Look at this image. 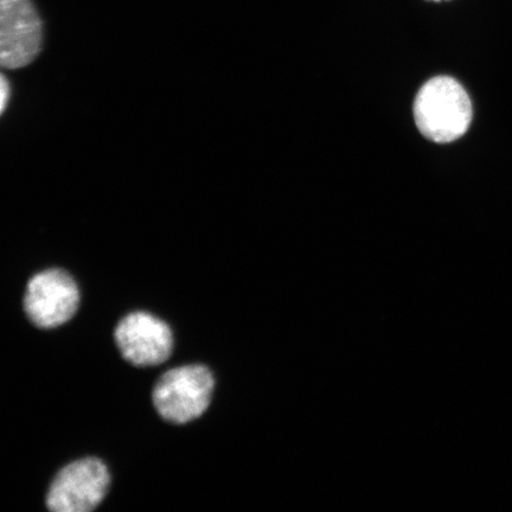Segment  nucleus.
Segmentation results:
<instances>
[{"label": "nucleus", "instance_id": "f257e3e1", "mask_svg": "<svg viewBox=\"0 0 512 512\" xmlns=\"http://www.w3.org/2000/svg\"><path fill=\"white\" fill-rule=\"evenodd\" d=\"M472 104L464 87L450 76H438L420 89L414 119L422 136L434 143L462 138L472 121Z\"/></svg>", "mask_w": 512, "mask_h": 512}, {"label": "nucleus", "instance_id": "f03ea898", "mask_svg": "<svg viewBox=\"0 0 512 512\" xmlns=\"http://www.w3.org/2000/svg\"><path fill=\"white\" fill-rule=\"evenodd\" d=\"M215 380L211 371L200 364L166 371L153 389L157 412L172 424H187L207 411Z\"/></svg>", "mask_w": 512, "mask_h": 512}, {"label": "nucleus", "instance_id": "7ed1b4c3", "mask_svg": "<svg viewBox=\"0 0 512 512\" xmlns=\"http://www.w3.org/2000/svg\"><path fill=\"white\" fill-rule=\"evenodd\" d=\"M111 476L98 458H85L63 467L51 483L47 507L54 512H88L104 501Z\"/></svg>", "mask_w": 512, "mask_h": 512}, {"label": "nucleus", "instance_id": "20e7f679", "mask_svg": "<svg viewBox=\"0 0 512 512\" xmlns=\"http://www.w3.org/2000/svg\"><path fill=\"white\" fill-rule=\"evenodd\" d=\"M80 291L72 275L51 268L32 277L24 296V310L31 323L41 329H54L75 316Z\"/></svg>", "mask_w": 512, "mask_h": 512}, {"label": "nucleus", "instance_id": "39448f33", "mask_svg": "<svg viewBox=\"0 0 512 512\" xmlns=\"http://www.w3.org/2000/svg\"><path fill=\"white\" fill-rule=\"evenodd\" d=\"M43 24L32 0H0V64L29 66L41 53Z\"/></svg>", "mask_w": 512, "mask_h": 512}, {"label": "nucleus", "instance_id": "423d86ee", "mask_svg": "<svg viewBox=\"0 0 512 512\" xmlns=\"http://www.w3.org/2000/svg\"><path fill=\"white\" fill-rule=\"evenodd\" d=\"M114 338L121 355L137 367L164 363L174 348L170 326L147 312H133L121 319Z\"/></svg>", "mask_w": 512, "mask_h": 512}, {"label": "nucleus", "instance_id": "0eeeda50", "mask_svg": "<svg viewBox=\"0 0 512 512\" xmlns=\"http://www.w3.org/2000/svg\"><path fill=\"white\" fill-rule=\"evenodd\" d=\"M10 94V83L6 80L5 75H2V82H0V110H2V113L5 112L6 106H8Z\"/></svg>", "mask_w": 512, "mask_h": 512}, {"label": "nucleus", "instance_id": "6e6552de", "mask_svg": "<svg viewBox=\"0 0 512 512\" xmlns=\"http://www.w3.org/2000/svg\"><path fill=\"white\" fill-rule=\"evenodd\" d=\"M432 2H441V0H432Z\"/></svg>", "mask_w": 512, "mask_h": 512}]
</instances>
